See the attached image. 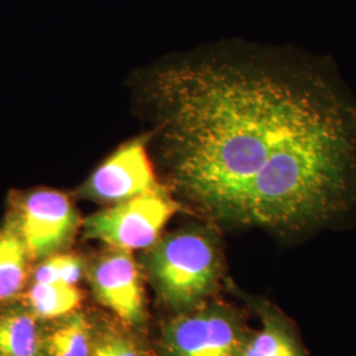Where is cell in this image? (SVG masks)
<instances>
[{"label":"cell","mask_w":356,"mask_h":356,"mask_svg":"<svg viewBox=\"0 0 356 356\" xmlns=\"http://www.w3.org/2000/svg\"><path fill=\"white\" fill-rule=\"evenodd\" d=\"M143 267L131 251L108 247L86 267V277L95 300L134 330L147 326L148 309Z\"/></svg>","instance_id":"obj_6"},{"label":"cell","mask_w":356,"mask_h":356,"mask_svg":"<svg viewBox=\"0 0 356 356\" xmlns=\"http://www.w3.org/2000/svg\"><path fill=\"white\" fill-rule=\"evenodd\" d=\"M20 300L40 321L47 322L79 309L82 296L76 285L31 281Z\"/></svg>","instance_id":"obj_12"},{"label":"cell","mask_w":356,"mask_h":356,"mask_svg":"<svg viewBox=\"0 0 356 356\" xmlns=\"http://www.w3.org/2000/svg\"><path fill=\"white\" fill-rule=\"evenodd\" d=\"M260 318V329L252 331L244 356H306L294 323L266 298L245 297Z\"/></svg>","instance_id":"obj_8"},{"label":"cell","mask_w":356,"mask_h":356,"mask_svg":"<svg viewBox=\"0 0 356 356\" xmlns=\"http://www.w3.org/2000/svg\"><path fill=\"white\" fill-rule=\"evenodd\" d=\"M91 356H156L138 331L127 325L102 321L95 322Z\"/></svg>","instance_id":"obj_13"},{"label":"cell","mask_w":356,"mask_h":356,"mask_svg":"<svg viewBox=\"0 0 356 356\" xmlns=\"http://www.w3.org/2000/svg\"><path fill=\"white\" fill-rule=\"evenodd\" d=\"M140 260L159 300L173 314L213 300L225 275L220 236L213 223H191L161 236Z\"/></svg>","instance_id":"obj_2"},{"label":"cell","mask_w":356,"mask_h":356,"mask_svg":"<svg viewBox=\"0 0 356 356\" xmlns=\"http://www.w3.org/2000/svg\"><path fill=\"white\" fill-rule=\"evenodd\" d=\"M0 356H45L44 322L20 298L0 307Z\"/></svg>","instance_id":"obj_9"},{"label":"cell","mask_w":356,"mask_h":356,"mask_svg":"<svg viewBox=\"0 0 356 356\" xmlns=\"http://www.w3.org/2000/svg\"><path fill=\"white\" fill-rule=\"evenodd\" d=\"M148 136L123 144L91 175L81 188V195L101 204H120L148 191L159 184L148 154Z\"/></svg>","instance_id":"obj_7"},{"label":"cell","mask_w":356,"mask_h":356,"mask_svg":"<svg viewBox=\"0 0 356 356\" xmlns=\"http://www.w3.org/2000/svg\"><path fill=\"white\" fill-rule=\"evenodd\" d=\"M94 331L95 321L79 309L44 322L45 356H91Z\"/></svg>","instance_id":"obj_11"},{"label":"cell","mask_w":356,"mask_h":356,"mask_svg":"<svg viewBox=\"0 0 356 356\" xmlns=\"http://www.w3.org/2000/svg\"><path fill=\"white\" fill-rule=\"evenodd\" d=\"M10 214L32 260L63 254L70 247L81 226L78 211L70 198L64 193L49 189L19 195Z\"/></svg>","instance_id":"obj_5"},{"label":"cell","mask_w":356,"mask_h":356,"mask_svg":"<svg viewBox=\"0 0 356 356\" xmlns=\"http://www.w3.org/2000/svg\"><path fill=\"white\" fill-rule=\"evenodd\" d=\"M23 236L10 214L0 227V307L19 300L29 279V261Z\"/></svg>","instance_id":"obj_10"},{"label":"cell","mask_w":356,"mask_h":356,"mask_svg":"<svg viewBox=\"0 0 356 356\" xmlns=\"http://www.w3.org/2000/svg\"><path fill=\"white\" fill-rule=\"evenodd\" d=\"M170 188L214 222L301 232L356 202V102L329 69L239 49L153 74Z\"/></svg>","instance_id":"obj_1"},{"label":"cell","mask_w":356,"mask_h":356,"mask_svg":"<svg viewBox=\"0 0 356 356\" xmlns=\"http://www.w3.org/2000/svg\"><path fill=\"white\" fill-rule=\"evenodd\" d=\"M181 204L165 186L131 198L88 216L83 220L85 238L126 251L148 250L159 242Z\"/></svg>","instance_id":"obj_4"},{"label":"cell","mask_w":356,"mask_h":356,"mask_svg":"<svg viewBox=\"0 0 356 356\" xmlns=\"http://www.w3.org/2000/svg\"><path fill=\"white\" fill-rule=\"evenodd\" d=\"M242 314L210 300L166 319L159 341L160 356H244L251 338Z\"/></svg>","instance_id":"obj_3"},{"label":"cell","mask_w":356,"mask_h":356,"mask_svg":"<svg viewBox=\"0 0 356 356\" xmlns=\"http://www.w3.org/2000/svg\"><path fill=\"white\" fill-rule=\"evenodd\" d=\"M88 263L78 254H57L49 256L33 269L32 282H65L76 285L86 275Z\"/></svg>","instance_id":"obj_14"}]
</instances>
